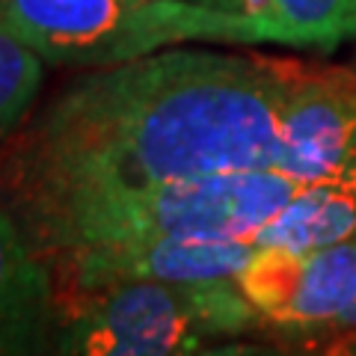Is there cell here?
<instances>
[{"label": "cell", "instance_id": "ba28073f", "mask_svg": "<svg viewBox=\"0 0 356 356\" xmlns=\"http://www.w3.org/2000/svg\"><path fill=\"white\" fill-rule=\"evenodd\" d=\"M54 327V280L13 211L0 202V356L51 350Z\"/></svg>", "mask_w": 356, "mask_h": 356}, {"label": "cell", "instance_id": "5b68a950", "mask_svg": "<svg viewBox=\"0 0 356 356\" xmlns=\"http://www.w3.org/2000/svg\"><path fill=\"white\" fill-rule=\"evenodd\" d=\"M259 324L285 341L330 327L356 300V238L312 250L259 247L238 273Z\"/></svg>", "mask_w": 356, "mask_h": 356}, {"label": "cell", "instance_id": "52a82bcc", "mask_svg": "<svg viewBox=\"0 0 356 356\" xmlns=\"http://www.w3.org/2000/svg\"><path fill=\"white\" fill-rule=\"evenodd\" d=\"M280 143L276 170L300 181L356 172V72L300 63Z\"/></svg>", "mask_w": 356, "mask_h": 356}, {"label": "cell", "instance_id": "3957f363", "mask_svg": "<svg viewBox=\"0 0 356 356\" xmlns=\"http://www.w3.org/2000/svg\"><path fill=\"white\" fill-rule=\"evenodd\" d=\"M259 315L229 280L116 282L57 306L51 350L77 356H170L196 353L243 336Z\"/></svg>", "mask_w": 356, "mask_h": 356}, {"label": "cell", "instance_id": "8992f818", "mask_svg": "<svg viewBox=\"0 0 356 356\" xmlns=\"http://www.w3.org/2000/svg\"><path fill=\"white\" fill-rule=\"evenodd\" d=\"M259 250L252 241H196V238H143L110 241L54 252L57 285L54 300L69 303L98 288L140 280H229Z\"/></svg>", "mask_w": 356, "mask_h": 356}, {"label": "cell", "instance_id": "9c48e42d", "mask_svg": "<svg viewBox=\"0 0 356 356\" xmlns=\"http://www.w3.org/2000/svg\"><path fill=\"white\" fill-rule=\"evenodd\" d=\"M356 238V172L306 181L255 235V247L312 250Z\"/></svg>", "mask_w": 356, "mask_h": 356}, {"label": "cell", "instance_id": "277c9868", "mask_svg": "<svg viewBox=\"0 0 356 356\" xmlns=\"http://www.w3.org/2000/svg\"><path fill=\"white\" fill-rule=\"evenodd\" d=\"M0 24L54 65H119L181 42H276L259 18L196 0H0Z\"/></svg>", "mask_w": 356, "mask_h": 356}, {"label": "cell", "instance_id": "7c38bea8", "mask_svg": "<svg viewBox=\"0 0 356 356\" xmlns=\"http://www.w3.org/2000/svg\"><path fill=\"white\" fill-rule=\"evenodd\" d=\"M297 348L315 350V353H348L356 356V300L353 306L344 312L341 318H336L330 327L312 332V336L300 339Z\"/></svg>", "mask_w": 356, "mask_h": 356}, {"label": "cell", "instance_id": "30bf717a", "mask_svg": "<svg viewBox=\"0 0 356 356\" xmlns=\"http://www.w3.org/2000/svg\"><path fill=\"white\" fill-rule=\"evenodd\" d=\"M196 3L259 18L280 44L336 48L356 33V0H196Z\"/></svg>", "mask_w": 356, "mask_h": 356}, {"label": "cell", "instance_id": "6da1fadb", "mask_svg": "<svg viewBox=\"0 0 356 356\" xmlns=\"http://www.w3.org/2000/svg\"><path fill=\"white\" fill-rule=\"evenodd\" d=\"M297 60L158 51L74 81L18 134L0 193L18 226L92 196L276 170Z\"/></svg>", "mask_w": 356, "mask_h": 356}, {"label": "cell", "instance_id": "8fae6325", "mask_svg": "<svg viewBox=\"0 0 356 356\" xmlns=\"http://www.w3.org/2000/svg\"><path fill=\"white\" fill-rule=\"evenodd\" d=\"M42 83V57L0 24V140L27 116Z\"/></svg>", "mask_w": 356, "mask_h": 356}, {"label": "cell", "instance_id": "7a4b0ae2", "mask_svg": "<svg viewBox=\"0 0 356 356\" xmlns=\"http://www.w3.org/2000/svg\"><path fill=\"white\" fill-rule=\"evenodd\" d=\"M306 181L282 170H238L175 178L137 191L92 196L21 226L36 252L143 238L252 241Z\"/></svg>", "mask_w": 356, "mask_h": 356}]
</instances>
